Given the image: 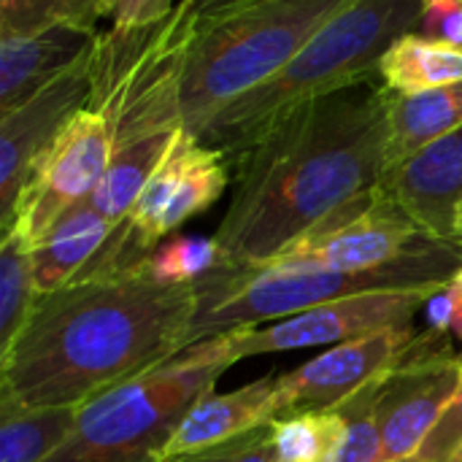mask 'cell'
Listing matches in <instances>:
<instances>
[{
  "label": "cell",
  "mask_w": 462,
  "mask_h": 462,
  "mask_svg": "<svg viewBox=\"0 0 462 462\" xmlns=\"http://www.w3.org/2000/svg\"><path fill=\"white\" fill-rule=\"evenodd\" d=\"M195 306V284H162L143 265L68 282L38 298L0 355V395L22 406L81 409L181 355Z\"/></svg>",
  "instance_id": "cell-1"
},
{
  "label": "cell",
  "mask_w": 462,
  "mask_h": 462,
  "mask_svg": "<svg viewBox=\"0 0 462 462\" xmlns=\"http://www.w3.org/2000/svg\"><path fill=\"white\" fill-rule=\"evenodd\" d=\"M387 171L384 89H346L282 122L244 162L217 227L222 268H263Z\"/></svg>",
  "instance_id": "cell-2"
},
{
  "label": "cell",
  "mask_w": 462,
  "mask_h": 462,
  "mask_svg": "<svg viewBox=\"0 0 462 462\" xmlns=\"http://www.w3.org/2000/svg\"><path fill=\"white\" fill-rule=\"evenodd\" d=\"M425 0H355L276 76L233 100L200 135L227 162H244L295 111L379 76L387 49L420 27Z\"/></svg>",
  "instance_id": "cell-3"
},
{
  "label": "cell",
  "mask_w": 462,
  "mask_h": 462,
  "mask_svg": "<svg viewBox=\"0 0 462 462\" xmlns=\"http://www.w3.org/2000/svg\"><path fill=\"white\" fill-rule=\"evenodd\" d=\"M462 271V238H422L398 260L371 271L328 268H219L198 282V306L187 322L181 346L189 349L206 338L241 328H260L271 319H287L322 303L363 292L433 290Z\"/></svg>",
  "instance_id": "cell-4"
},
{
  "label": "cell",
  "mask_w": 462,
  "mask_h": 462,
  "mask_svg": "<svg viewBox=\"0 0 462 462\" xmlns=\"http://www.w3.org/2000/svg\"><path fill=\"white\" fill-rule=\"evenodd\" d=\"M200 22L198 0H181L160 19L97 35L87 108L106 119L114 152L184 130V81Z\"/></svg>",
  "instance_id": "cell-5"
},
{
  "label": "cell",
  "mask_w": 462,
  "mask_h": 462,
  "mask_svg": "<svg viewBox=\"0 0 462 462\" xmlns=\"http://www.w3.org/2000/svg\"><path fill=\"white\" fill-rule=\"evenodd\" d=\"M355 0H246L203 19L184 81V130L198 141L233 100L276 76Z\"/></svg>",
  "instance_id": "cell-6"
},
{
  "label": "cell",
  "mask_w": 462,
  "mask_h": 462,
  "mask_svg": "<svg viewBox=\"0 0 462 462\" xmlns=\"http://www.w3.org/2000/svg\"><path fill=\"white\" fill-rule=\"evenodd\" d=\"M236 365L227 336L206 338L165 365L84 403L70 439L46 462H157L189 406Z\"/></svg>",
  "instance_id": "cell-7"
},
{
  "label": "cell",
  "mask_w": 462,
  "mask_h": 462,
  "mask_svg": "<svg viewBox=\"0 0 462 462\" xmlns=\"http://www.w3.org/2000/svg\"><path fill=\"white\" fill-rule=\"evenodd\" d=\"M462 382V352L449 333L422 330L384 374L376 422L384 462L414 457Z\"/></svg>",
  "instance_id": "cell-8"
},
{
  "label": "cell",
  "mask_w": 462,
  "mask_h": 462,
  "mask_svg": "<svg viewBox=\"0 0 462 462\" xmlns=\"http://www.w3.org/2000/svg\"><path fill=\"white\" fill-rule=\"evenodd\" d=\"M111 157L114 141L106 119L81 108L32 171L5 233H16L30 249H35L70 208L89 200Z\"/></svg>",
  "instance_id": "cell-9"
},
{
  "label": "cell",
  "mask_w": 462,
  "mask_h": 462,
  "mask_svg": "<svg viewBox=\"0 0 462 462\" xmlns=\"http://www.w3.org/2000/svg\"><path fill=\"white\" fill-rule=\"evenodd\" d=\"M433 290H390V292H363L341 298L333 303L314 306L295 317L279 319L268 328H241L227 336L230 360H246L260 355L309 349V346H336L344 341L376 336L395 328L414 325L417 314L430 300Z\"/></svg>",
  "instance_id": "cell-10"
},
{
  "label": "cell",
  "mask_w": 462,
  "mask_h": 462,
  "mask_svg": "<svg viewBox=\"0 0 462 462\" xmlns=\"http://www.w3.org/2000/svg\"><path fill=\"white\" fill-rule=\"evenodd\" d=\"M425 233L376 187L325 217L268 265L371 271L420 244Z\"/></svg>",
  "instance_id": "cell-11"
},
{
  "label": "cell",
  "mask_w": 462,
  "mask_h": 462,
  "mask_svg": "<svg viewBox=\"0 0 462 462\" xmlns=\"http://www.w3.org/2000/svg\"><path fill=\"white\" fill-rule=\"evenodd\" d=\"M92 51L68 73L0 116V233L11 227L14 208L32 171L60 138L65 125L87 108Z\"/></svg>",
  "instance_id": "cell-12"
},
{
  "label": "cell",
  "mask_w": 462,
  "mask_h": 462,
  "mask_svg": "<svg viewBox=\"0 0 462 462\" xmlns=\"http://www.w3.org/2000/svg\"><path fill=\"white\" fill-rule=\"evenodd\" d=\"M414 338L417 330L414 325H409L344 341L330 346L325 355L303 363L300 368L276 376V420H287L306 411H328L346 403L363 387L384 376Z\"/></svg>",
  "instance_id": "cell-13"
},
{
  "label": "cell",
  "mask_w": 462,
  "mask_h": 462,
  "mask_svg": "<svg viewBox=\"0 0 462 462\" xmlns=\"http://www.w3.org/2000/svg\"><path fill=\"white\" fill-rule=\"evenodd\" d=\"M379 189L428 238H460L455 222L462 206V127L387 168Z\"/></svg>",
  "instance_id": "cell-14"
},
{
  "label": "cell",
  "mask_w": 462,
  "mask_h": 462,
  "mask_svg": "<svg viewBox=\"0 0 462 462\" xmlns=\"http://www.w3.org/2000/svg\"><path fill=\"white\" fill-rule=\"evenodd\" d=\"M97 32L51 24L27 35H0V116L24 106L95 49Z\"/></svg>",
  "instance_id": "cell-15"
},
{
  "label": "cell",
  "mask_w": 462,
  "mask_h": 462,
  "mask_svg": "<svg viewBox=\"0 0 462 462\" xmlns=\"http://www.w3.org/2000/svg\"><path fill=\"white\" fill-rule=\"evenodd\" d=\"M273 393L276 379H257L233 393H217V387L208 390L189 406L157 462L214 447L219 441L244 436L265 422H273Z\"/></svg>",
  "instance_id": "cell-16"
},
{
  "label": "cell",
  "mask_w": 462,
  "mask_h": 462,
  "mask_svg": "<svg viewBox=\"0 0 462 462\" xmlns=\"http://www.w3.org/2000/svg\"><path fill=\"white\" fill-rule=\"evenodd\" d=\"M384 103H387V168L409 160L428 143L462 127V81L428 92H414V95H398L384 89Z\"/></svg>",
  "instance_id": "cell-17"
},
{
  "label": "cell",
  "mask_w": 462,
  "mask_h": 462,
  "mask_svg": "<svg viewBox=\"0 0 462 462\" xmlns=\"http://www.w3.org/2000/svg\"><path fill=\"white\" fill-rule=\"evenodd\" d=\"M114 225L100 217L87 200L70 208L32 249V273L38 298L73 282L81 268L95 257Z\"/></svg>",
  "instance_id": "cell-18"
},
{
  "label": "cell",
  "mask_w": 462,
  "mask_h": 462,
  "mask_svg": "<svg viewBox=\"0 0 462 462\" xmlns=\"http://www.w3.org/2000/svg\"><path fill=\"white\" fill-rule=\"evenodd\" d=\"M379 79L384 89L398 95L460 84L462 46H449L411 30L387 49L379 62Z\"/></svg>",
  "instance_id": "cell-19"
},
{
  "label": "cell",
  "mask_w": 462,
  "mask_h": 462,
  "mask_svg": "<svg viewBox=\"0 0 462 462\" xmlns=\"http://www.w3.org/2000/svg\"><path fill=\"white\" fill-rule=\"evenodd\" d=\"M76 425V406H22L0 395V462H46Z\"/></svg>",
  "instance_id": "cell-20"
},
{
  "label": "cell",
  "mask_w": 462,
  "mask_h": 462,
  "mask_svg": "<svg viewBox=\"0 0 462 462\" xmlns=\"http://www.w3.org/2000/svg\"><path fill=\"white\" fill-rule=\"evenodd\" d=\"M173 141H176V133H162V135H152L138 143H130L125 149H116L100 184L95 187L87 203L111 225H119L133 211L146 181L160 168Z\"/></svg>",
  "instance_id": "cell-21"
},
{
  "label": "cell",
  "mask_w": 462,
  "mask_h": 462,
  "mask_svg": "<svg viewBox=\"0 0 462 462\" xmlns=\"http://www.w3.org/2000/svg\"><path fill=\"white\" fill-rule=\"evenodd\" d=\"M38 303L32 249L16 236L0 238V355L14 344Z\"/></svg>",
  "instance_id": "cell-22"
},
{
  "label": "cell",
  "mask_w": 462,
  "mask_h": 462,
  "mask_svg": "<svg viewBox=\"0 0 462 462\" xmlns=\"http://www.w3.org/2000/svg\"><path fill=\"white\" fill-rule=\"evenodd\" d=\"M344 433L346 414L341 406L273 420L276 462H328L338 449Z\"/></svg>",
  "instance_id": "cell-23"
},
{
  "label": "cell",
  "mask_w": 462,
  "mask_h": 462,
  "mask_svg": "<svg viewBox=\"0 0 462 462\" xmlns=\"http://www.w3.org/2000/svg\"><path fill=\"white\" fill-rule=\"evenodd\" d=\"M222 268V249L217 238L203 236H173L162 241L152 257L143 263V271L162 284L192 287Z\"/></svg>",
  "instance_id": "cell-24"
},
{
  "label": "cell",
  "mask_w": 462,
  "mask_h": 462,
  "mask_svg": "<svg viewBox=\"0 0 462 462\" xmlns=\"http://www.w3.org/2000/svg\"><path fill=\"white\" fill-rule=\"evenodd\" d=\"M106 0H0V35H27L51 24L95 30Z\"/></svg>",
  "instance_id": "cell-25"
},
{
  "label": "cell",
  "mask_w": 462,
  "mask_h": 462,
  "mask_svg": "<svg viewBox=\"0 0 462 462\" xmlns=\"http://www.w3.org/2000/svg\"><path fill=\"white\" fill-rule=\"evenodd\" d=\"M379 376L368 387H363L357 395H352L346 403H341L346 414V433L328 462H384L382 452V433L376 422V395L382 387Z\"/></svg>",
  "instance_id": "cell-26"
},
{
  "label": "cell",
  "mask_w": 462,
  "mask_h": 462,
  "mask_svg": "<svg viewBox=\"0 0 462 462\" xmlns=\"http://www.w3.org/2000/svg\"><path fill=\"white\" fill-rule=\"evenodd\" d=\"M162 462H276L273 452V422H265L244 436L219 441L214 447L179 455Z\"/></svg>",
  "instance_id": "cell-27"
},
{
  "label": "cell",
  "mask_w": 462,
  "mask_h": 462,
  "mask_svg": "<svg viewBox=\"0 0 462 462\" xmlns=\"http://www.w3.org/2000/svg\"><path fill=\"white\" fill-rule=\"evenodd\" d=\"M462 447V382L457 395L433 425L428 439L422 441L420 452L414 455L420 462H449Z\"/></svg>",
  "instance_id": "cell-28"
},
{
  "label": "cell",
  "mask_w": 462,
  "mask_h": 462,
  "mask_svg": "<svg viewBox=\"0 0 462 462\" xmlns=\"http://www.w3.org/2000/svg\"><path fill=\"white\" fill-rule=\"evenodd\" d=\"M420 32L449 46H462V0H425Z\"/></svg>",
  "instance_id": "cell-29"
},
{
  "label": "cell",
  "mask_w": 462,
  "mask_h": 462,
  "mask_svg": "<svg viewBox=\"0 0 462 462\" xmlns=\"http://www.w3.org/2000/svg\"><path fill=\"white\" fill-rule=\"evenodd\" d=\"M462 295V271H457L447 284H441L430 300L425 303V314H428V330L436 333H449L452 336V322H455V311L460 303Z\"/></svg>",
  "instance_id": "cell-30"
},
{
  "label": "cell",
  "mask_w": 462,
  "mask_h": 462,
  "mask_svg": "<svg viewBox=\"0 0 462 462\" xmlns=\"http://www.w3.org/2000/svg\"><path fill=\"white\" fill-rule=\"evenodd\" d=\"M173 5V0H106L103 16H108L111 24H141L171 14Z\"/></svg>",
  "instance_id": "cell-31"
},
{
  "label": "cell",
  "mask_w": 462,
  "mask_h": 462,
  "mask_svg": "<svg viewBox=\"0 0 462 462\" xmlns=\"http://www.w3.org/2000/svg\"><path fill=\"white\" fill-rule=\"evenodd\" d=\"M241 3H246V0H198V8H200L203 19H211V16H219L225 11H233Z\"/></svg>",
  "instance_id": "cell-32"
},
{
  "label": "cell",
  "mask_w": 462,
  "mask_h": 462,
  "mask_svg": "<svg viewBox=\"0 0 462 462\" xmlns=\"http://www.w3.org/2000/svg\"><path fill=\"white\" fill-rule=\"evenodd\" d=\"M455 230H457V236L462 238V206H460V211H457V222H455Z\"/></svg>",
  "instance_id": "cell-33"
},
{
  "label": "cell",
  "mask_w": 462,
  "mask_h": 462,
  "mask_svg": "<svg viewBox=\"0 0 462 462\" xmlns=\"http://www.w3.org/2000/svg\"><path fill=\"white\" fill-rule=\"evenodd\" d=\"M449 462H462V447L460 449H457V455H455V457H452V460Z\"/></svg>",
  "instance_id": "cell-34"
},
{
  "label": "cell",
  "mask_w": 462,
  "mask_h": 462,
  "mask_svg": "<svg viewBox=\"0 0 462 462\" xmlns=\"http://www.w3.org/2000/svg\"><path fill=\"white\" fill-rule=\"evenodd\" d=\"M395 462H420L417 457H406V460H395Z\"/></svg>",
  "instance_id": "cell-35"
}]
</instances>
